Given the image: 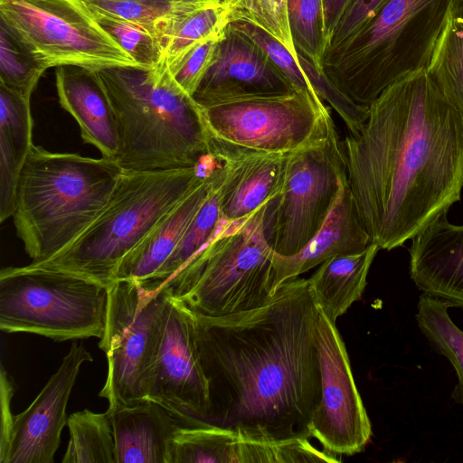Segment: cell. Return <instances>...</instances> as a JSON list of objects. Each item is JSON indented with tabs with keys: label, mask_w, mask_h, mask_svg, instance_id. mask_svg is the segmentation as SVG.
Instances as JSON below:
<instances>
[{
	"label": "cell",
	"mask_w": 463,
	"mask_h": 463,
	"mask_svg": "<svg viewBox=\"0 0 463 463\" xmlns=\"http://www.w3.org/2000/svg\"><path fill=\"white\" fill-rule=\"evenodd\" d=\"M200 108L212 139L241 149L288 154L324 139L335 126L318 96L296 90L223 97Z\"/></svg>",
	"instance_id": "9c48e42d"
},
{
	"label": "cell",
	"mask_w": 463,
	"mask_h": 463,
	"mask_svg": "<svg viewBox=\"0 0 463 463\" xmlns=\"http://www.w3.org/2000/svg\"><path fill=\"white\" fill-rule=\"evenodd\" d=\"M0 22L48 69L138 67L84 0H0Z\"/></svg>",
	"instance_id": "30bf717a"
},
{
	"label": "cell",
	"mask_w": 463,
	"mask_h": 463,
	"mask_svg": "<svg viewBox=\"0 0 463 463\" xmlns=\"http://www.w3.org/2000/svg\"><path fill=\"white\" fill-rule=\"evenodd\" d=\"M324 7L325 19V35L326 40V48L329 41L342 19L345 13L348 10L354 0H322Z\"/></svg>",
	"instance_id": "ab89813d"
},
{
	"label": "cell",
	"mask_w": 463,
	"mask_h": 463,
	"mask_svg": "<svg viewBox=\"0 0 463 463\" xmlns=\"http://www.w3.org/2000/svg\"><path fill=\"white\" fill-rule=\"evenodd\" d=\"M108 411L116 463H169L171 440L182 423L168 410L146 400Z\"/></svg>",
	"instance_id": "7402d4cb"
},
{
	"label": "cell",
	"mask_w": 463,
	"mask_h": 463,
	"mask_svg": "<svg viewBox=\"0 0 463 463\" xmlns=\"http://www.w3.org/2000/svg\"><path fill=\"white\" fill-rule=\"evenodd\" d=\"M379 250L371 243L361 252L334 256L318 265L307 279L318 308L334 323L362 298Z\"/></svg>",
	"instance_id": "d4e9b609"
},
{
	"label": "cell",
	"mask_w": 463,
	"mask_h": 463,
	"mask_svg": "<svg viewBox=\"0 0 463 463\" xmlns=\"http://www.w3.org/2000/svg\"><path fill=\"white\" fill-rule=\"evenodd\" d=\"M204 1H207L209 3H221L222 2L223 0H204Z\"/></svg>",
	"instance_id": "b9f144b4"
},
{
	"label": "cell",
	"mask_w": 463,
	"mask_h": 463,
	"mask_svg": "<svg viewBox=\"0 0 463 463\" xmlns=\"http://www.w3.org/2000/svg\"><path fill=\"white\" fill-rule=\"evenodd\" d=\"M202 165L163 171H124L109 203L70 245L36 268L75 274L109 287L122 260L209 173Z\"/></svg>",
	"instance_id": "8992f818"
},
{
	"label": "cell",
	"mask_w": 463,
	"mask_h": 463,
	"mask_svg": "<svg viewBox=\"0 0 463 463\" xmlns=\"http://www.w3.org/2000/svg\"><path fill=\"white\" fill-rule=\"evenodd\" d=\"M276 198L242 219L224 220L202 250L156 287L206 317L232 315L265 304L277 290L269 238Z\"/></svg>",
	"instance_id": "52a82bcc"
},
{
	"label": "cell",
	"mask_w": 463,
	"mask_h": 463,
	"mask_svg": "<svg viewBox=\"0 0 463 463\" xmlns=\"http://www.w3.org/2000/svg\"><path fill=\"white\" fill-rule=\"evenodd\" d=\"M426 71L463 118V25L450 14Z\"/></svg>",
	"instance_id": "f546056e"
},
{
	"label": "cell",
	"mask_w": 463,
	"mask_h": 463,
	"mask_svg": "<svg viewBox=\"0 0 463 463\" xmlns=\"http://www.w3.org/2000/svg\"><path fill=\"white\" fill-rule=\"evenodd\" d=\"M288 21L296 52L322 71L326 49L322 0H287Z\"/></svg>",
	"instance_id": "1f68e13d"
},
{
	"label": "cell",
	"mask_w": 463,
	"mask_h": 463,
	"mask_svg": "<svg viewBox=\"0 0 463 463\" xmlns=\"http://www.w3.org/2000/svg\"><path fill=\"white\" fill-rule=\"evenodd\" d=\"M292 90L265 52L230 24L193 99L202 107L223 97L284 93Z\"/></svg>",
	"instance_id": "e0dca14e"
},
{
	"label": "cell",
	"mask_w": 463,
	"mask_h": 463,
	"mask_svg": "<svg viewBox=\"0 0 463 463\" xmlns=\"http://www.w3.org/2000/svg\"><path fill=\"white\" fill-rule=\"evenodd\" d=\"M232 14L230 0L221 3L192 0L180 6L156 29L163 62L169 64L200 43L222 34L232 22Z\"/></svg>",
	"instance_id": "484cf974"
},
{
	"label": "cell",
	"mask_w": 463,
	"mask_h": 463,
	"mask_svg": "<svg viewBox=\"0 0 463 463\" xmlns=\"http://www.w3.org/2000/svg\"><path fill=\"white\" fill-rule=\"evenodd\" d=\"M344 149L359 218L380 250L412 240L460 200L463 118L426 69L388 86Z\"/></svg>",
	"instance_id": "6da1fadb"
},
{
	"label": "cell",
	"mask_w": 463,
	"mask_h": 463,
	"mask_svg": "<svg viewBox=\"0 0 463 463\" xmlns=\"http://www.w3.org/2000/svg\"><path fill=\"white\" fill-rule=\"evenodd\" d=\"M113 106L124 171H163L202 165L213 139L202 109L172 79L165 62L154 69L97 71Z\"/></svg>",
	"instance_id": "3957f363"
},
{
	"label": "cell",
	"mask_w": 463,
	"mask_h": 463,
	"mask_svg": "<svg viewBox=\"0 0 463 463\" xmlns=\"http://www.w3.org/2000/svg\"><path fill=\"white\" fill-rule=\"evenodd\" d=\"M167 293L146 400L165 407L182 425L210 423L211 388L198 350L194 313Z\"/></svg>",
	"instance_id": "4fadbf2b"
},
{
	"label": "cell",
	"mask_w": 463,
	"mask_h": 463,
	"mask_svg": "<svg viewBox=\"0 0 463 463\" xmlns=\"http://www.w3.org/2000/svg\"><path fill=\"white\" fill-rule=\"evenodd\" d=\"M223 168L220 163L217 177L207 200L194 216L177 247L153 279L144 284L156 287L178 272L215 234L223 222L221 197Z\"/></svg>",
	"instance_id": "4316f807"
},
{
	"label": "cell",
	"mask_w": 463,
	"mask_h": 463,
	"mask_svg": "<svg viewBox=\"0 0 463 463\" xmlns=\"http://www.w3.org/2000/svg\"><path fill=\"white\" fill-rule=\"evenodd\" d=\"M230 1L233 7L232 21L246 20L259 25L298 58L288 21L287 0Z\"/></svg>",
	"instance_id": "e575fe53"
},
{
	"label": "cell",
	"mask_w": 463,
	"mask_h": 463,
	"mask_svg": "<svg viewBox=\"0 0 463 463\" xmlns=\"http://www.w3.org/2000/svg\"><path fill=\"white\" fill-rule=\"evenodd\" d=\"M231 24L251 39L268 56L274 67L285 77L293 90L317 95L297 59L273 35L259 25L246 21L234 20Z\"/></svg>",
	"instance_id": "836d02e7"
},
{
	"label": "cell",
	"mask_w": 463,
	"mask_h": 463,
	"mask_svg": "<svg viewBox=\"0 0 463 463\" xmlns=\"http://www.w3.org/2000/svg\"><path fill=\"white\" fill-rule=\"evenodd\" d=\"M449 308L447 303L422 293L416 320L428 341L454 367L458 376L456 399L463 406V331L450 318Z\"/></svg>",
	"instance_id": "f1b7e54d"
},
{
	"label": "cell",
	"mask_w": 463,
	"mask_h": 463,
	"mask_svg": "<svg viewBox=\"0 0 463 463\" xmlns=\"http://www.w3.org/2000/svg\"><path fill=\"white\" fill-rule=\"evenodd\" d=\"M156 1H165V2H181L185 0H156Z\"/></svg>",
	"instance_id": "7bdbcfd3"
},
{
	"label": "cell",
	"mask_w": 463,
	"mask_h": 463,
	"mask_svg": "<svg viewBox=\"0 0 463 463\" xmlns=\"http://www.w3.org/2000/svg\"><path fill=\"white\" fill-rule=\"evenodd\" d=\"M371 243V238L359 218L346 177L328 216L307 244L291 256L274 252L272 267L275 288L317 267L327 259L361 252Z\"/></svg>",
	"instance_id": "44dd1931"
},
{
	"label": "cell",
	"mask_w": 463,
	"mask_h": 463,
	"mask_svg": "<svg viewBox=\"0 0 463 463\" xmlns=\"http://www.w3.org/2000/svg\"><path fill=\"white\" fill-rule=\"evenodd\" d=\"M453 0H386L359 31L325 53L322 71L369 106L396 80L430 64Z\"/></svg>",
	"instance_id": "5b68a950"
},
{
	"label": "cell",
	"mask_w": 463,
	"mask_h": 463,
	"mask_svg": "<svg viewBox=\"0 0 463 463\" xmlns=\"http://www.w3.org/2000/svg\"><path fill=\"white\" fill-rule=\"evenodd\" d=\"M346 177L344 141L335 126L324 139L288 155L269 224L275 253L291 256L307 244L328 216Z\"/></svg>",
	"instance_id": "7c38bea8"
},
{
	"label": "cell",
	"mask_w": 463,
	"mask_h": 463,
	"mask_svg": "<svg viewBox=\"0 0 463 463\" xmlns=\"http://www.w3.org/2000/svg\"><path fill=\"white\" fill-rule=\"evenodd\" d=\"M48 68L0 22V86L31 99Z\"/></svg>",
	"instance_id": "4dcf8cb0"
},
{
	"label": "cell",
	"mask_w": 463,
	"mask_h": 463,
	"mask_svg": "<svg viewBox=\"0 0 463 463\" xmlns=\"http://www.w3.org/2000/svg\"><path fill=\"white\" fill-rule=\"evenodd\" d=\"M318 315L308 279L298 277L256 308L216 317L194 313L211 388L210 423L310 439L307 425L320 396Z\"/></svg>",
	"instance_id": "7a4b0ae2"
},
{
	"label": "cell",
	"mask_w": 463,
	"mask_h": 463,
	"mask_svg": "<svg viewBox=\"0 0 463 463\" xmlns=\"http://www.w3.org/2000/svg\"><path fill=\"white\" fill-rule=\"evenodd\" d=\"M297 60L317 95L327 102L345 122L348 134L354 135L365 122L369 106L355 102L342 92L323 72L317 70L302 54Z\"/></svg>",
	"instance_id": "d590c367"
},
{
	"label": "cell",
	"mask_w": 463,
	"mask_h": 463,
	"mask_svg": "<svg viewBox=\"0 0 463 463\" xmlns=\"http://www.w3.org/2000/svg\"><path fill=\"white\" fill-rule=\"evenodd\" d=\"M222 34L211 37L192 48L176 61L169 64L165 63L174 81L190 96L193 97L210 68Z\"/></svg>",
	"instance_id": "74e56055"
},
{
	"label": "cell",
	"mask_w": 463,
	"mask_h": 463,
	"mask_svg": "<svg viewBox=\"0 0 463 463\" xmlns=\"http://www.w3.org/2000/svg\"><path fill=\"white\" fill-rule=\"evenodd\" d=\"M91 361L83 345H71L34 401L25 411L14 415L6 438L1 440L0 463L53 462L68 420L66 407L72 387L81 364Z\"/></svg>",
	"instance_id": "2e32d148"
},
{
	"label": "cell",
	"mask_w": 463,
	"mask_h": 463,
	"mask_svg": "<svg viewBox=\"0 0 463 463\" xmlns=\"http://www.w3.org/2000/svg\"><path fill=\"white\" fill-rule=\"evenodd\" d=\"M70 439L62 463H116L110 415L83 410L71 414Z\"/></svg>",
	"instance_id": "83f0119b"
},
{
	"label": "cell",
	"mask_w": 463,
	"mask_h": 463,
	"mask_svg": "<svg viewBox=\"0 0 463 463\" xmlns=\"http://www.w3.org/2000/svg\"><path fill=\"white\" fill-rule=\"evenodd\" d=\"M410 275L422 293L463 309V225L442 214L413 239Z\"/></svg>",
	"instance_id": "d6986e66"
},
{
	"label": "cell",
	"mask_w": 463,
	"mask_h": 463,
	"mask_svg": "<svg viewBox=\"0 0 463 463\" xmlns=\"http://www.w3.org/2000/svg\"><path fill=\"white\" fill-rule=\"evenodd\" d=\"M164 288L119 279L109 287L105 330L99 347L108 373L99 395L109 409L146 400V389L167 302Z\"/></svg>",
	"instance_id": "8fae6325"
},
{
	"label": "cell",
	"mask_w": 463,
	"mask_h": 463,
	"mask_svg": "<svg viewBox=\"0 0 463 463\" xmlns=\"http://www.w3.org/2000/svg\"><path fill=\"white\" fill-rule=\"evenodd\" d=\"M109 287L61 270L26 265L0 271V329L56 342L105 330Z\"/></svg>",
	"instance_id": "ba28073f"
},
{
	"label": "cell",
	"mask_w": 463,
	"mask_h": 463,
	"mask_svg": "<svg viewBox=\"0 0 463 463\" xmlns=\"http://www.w3.org/2000/svg\"><path fill=\"white\" fill-rule=\"evenodd\" d=\"M220 164L170 210L122 260L116 280L149 282L177 247L213 191Z\"/></svg>",
	"instance_id": "603a6c76"
},
{
	"label": "cell",
	"mask_w": 463,
	"mask_h": 463,
	"mask_svg": "<svg viewBox=\"0 0 463 463\" xmlns=\"http://www.w3.org/2000/svg\"><path fill=\"white\" fill-rule=\"evenodd\" d=\"M320 396L307 425L309 438L335 456L362 452L372 425L355 385L349 357L335 323L320 309L317 325Z\"/></svg>",
	"instance_id": "5bb4252c"
},
{
	"label": "cell",
	"mask_w": 463,
	"mask_h": 463,
	"mask_svg": "<svg viewBox=\"0 0 463 463\" xmlns=\"http://www.w3.org/2000/svg\"><path fill=\"white\" fill-rule=\"evenodd\" d=\"M90 7L99 24L131 56L139 68L154 69L163 61L161 46L148 29L95 7Z\"/></svg>",
	"instance_id": "d6a6232c"
},
{
	"label": "cell",
	"mask_w": 463,
	"mask_h": 463,
	"mask_svg": "<svg viewBox=\"0 0 463 463\" xmlns=\"http://www.w3.org/2000/svg\"><path fill=\"white\" fill-rule=\"evenodd\" d=\"M102 10L148 29L155 36L160 23L185 3L156 0H84Z\"/></svg>",
	"instance_id": "8d00e7d4"
},
{
	"label": "cell",
	"mask_w": 463,
	"mask_h": 463,
	"mask_svg": "<svg viewBox=\"0 0 463 463\" xmlns=\"http://www.w3.org/2000/svg\"><path fill=\"white\" fill-rule=\"evenodd\" d=\"M123 169L115 159L54 153L33 145L20 174L12 215L32 261L74 241L109 203Z\"/></svg>",
	"instance_id": "277c9868"
},
{
	"label": "cell",
	"mask_w": 463,
	"mask_h": 463,
	"mask_svg": "<svg viewBox=\"0 0 463 463\" xmlns=\"http://www.w3.org/2000/svg\"><path fill=\"white\" fill-rule=\"evenodd\" d=\"M449 14L463 25V0H453Z\"/></svg>",
	"instance_id": "60d3db41"
},
{
	"label": "cell",
	"mask_w": 463,
	"mask_h": 463,
	"mask_svg": "<svg viewBox=\"0 0 463 463\" xmlns=\"http://www.w3.org/2000/svg\"><path fill=\"white\" fill-rule=\"evenodd\" d=\"M385 1L354 0L336 26L326 52L337 49L351 39Z\"/></svg>",
	"instance_id": "f35d334b"
},
{
	"label": "cell",
	"mask_w": 463,
	"mask_h": 463,
	"mask_svg": "<svg viewBox=\"0 0 463 463\" xmlns=\"http://www.w3.org/2000/svg\"><path fill=\"white\" fill-rule=\"evenodd\" d=\"M223 168L221 209L225 221L242 219L279 195L288 155L227 146L213 140Z\"/></svg>",
	"instance_id": "ac0fdd59"
},
{
	"label": "cell",
	"mask_w": 463,
	"mask_h": 463,
	"mask_svg": "<svg viewBox=\"0 0 463 463\" xmlns=\"http://www.w3.org/2000/svg\"><path fill=\"white\" fill-rule=\"evenodd\" d=\"M33 146L30 99L0 86V221L12 217L21 171Z\"/></svg>",
	"instance_id": "cb8c5ba5"
},
{
	"label": "cell",
	"mask_w": 463,
	"mask_h": 463,
	"mask_svg": "<svg viewBox=\"0 0 463 463\" xmlns=\"http://www.w3.org/2000/svg\"><path fill=\"white\" fill-rule=\"evenodd\" d=\"M339 462L308 438L278 439L213 423L180 425L170 444L169 463Z\"/></svg>",
	"instance_id": "9a60e30c"
},
{
	"label": "cell",
	"mask_w": 463,
	"mask_h": 463,
	"mask_svg": "<svg viewBox=\"0 0 463 463\" xmlns=\"http://www.w3.org/2000/svg\"><path fill=\"white\" fill-rule=\"evenodd\" d=\"M59 102L80 129L84 142L98 148L102 156L115 159L119 149L116 114L97 71L62 65L55 69Z\"/></svg>",
	"instance_id": "ffe728a7"
}]
</instances>
